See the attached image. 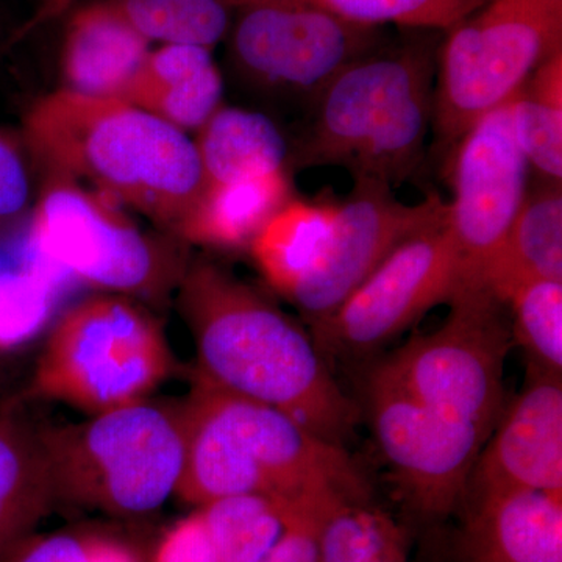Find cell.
Returning <instances> with one entry per match:
<instances>
[{
    "instance_id": "6da1fadb",
    "label": "cell",
    "mask_w": 562,
    "mask_h": 562,
    "mask_svg": "<svg viewBox=\"0 0 562 562\" xmlns=\"http://www.w3.org/2000/svg\"><path fill=\"white\" fill-rule=\"evenodd\" d=\"M203 382L272 406L325 441L344 447L358 420L313 336L276 303L213 265L198 262L180 280Z\"/></svg>"
},
{
    "instance_id": "7a4b0ae2",
    "label": "cell",
    "mask_w": 562,
    "mask_h": 562,
    "mask_svg": "<svg viewBox=\"0 0 562 562\" xmlns=\"http://www.w3.org/2000/svg\"><path fill=\"white\" fill-rule=\"evenodd\" d=\"M24 136L55 179L88 183L173 231L205 188L187 132L122 99L52 92L29 110Z\"/></svg>"
},
{
    "instance_id": "3957f363",
    "label": "cell",
    "mask_w": 562,
    "mask_h": 562,
    "mask_svg": "<svg viewBox=\"0 0 562 562\" xmlns=\"http://www.w3.org/2000/svg\"><path fill=\"white\" fill-rule=\"evenodd\" d=\"M442 32L406 31L339 70L308 105L290 171L346 169L394 188L417 176L432 122Z\"/></svg>"
},
{
    "instance_id": "277c9868",
    "label": "cell",
    "mask_w": 562,
    "mask_h": 562,
    "mask_svg": "<svg viewBox=\"0 0 562 562\" xmlns=\"http://www.w3.org/2000/svg\"><path fill=\"white\" fill-rule=\"evenodd\" d=\"M181 412L184 465L176 495L190 505L244 494L288 503L328 494L371 497L368 479L344 447L272 406L194 376Z\"/></svg>"
},
{
    "instance_id": "5b68a950",
    "label": "cell",
    "mask_w": 562,
    "mask_h": 562,
    "mask_svg": "<svg viewBox=\"0 0 562 562\" xmlns=\"http://www.w3.org/2000/svg\"><path fill=\"white\" fill-rule=\"evenodd\" d=\"M57 505L117 519L158 512L184 465L181 403L147 401L79 424L41 425Z\"/></svg>"
},
{
    "instance_id": "8992f818",
    "label": "cell",
    "mask_w": 562,
    "mask_h": 562,
    "mask_svg": "<svg viewBox=\"0 0 562 562\" xmlns=\"http://www.w3.org/2000/svg\"><path fill=\"white\" fill-rule=\"evenodd\" d=\"M562 52V0H486L446 32L438 49L431 127L449 157L465 132L512 101Z\"/></svg>"
},
{
    "instance_id": "52a82bcc",
    "label": "cell",
    "mask_w": 562,
    "mask_h": 562,
    "mask_svg": "<svg viewBox=\"0 0 562 562\" xmlns=\"http://www.w3.org/2000/svg\"><path fill=\"white\" fill-rule=\"evenodd\" d=\"M160 324L127 299L99 295L55 324L35 371V397L95 416L144 402L173 369Z\"/></svg>"
},
{
    "instance_id": "ba28073f",
    "label": "cell",
    "mask_w": 562,
    "mask_h": 562,
    "mask_svg": "<svg viewBox=\"0 0 562 562\" xmlns=\"http://www.w3.org/2000/svg\"><path fill=\"white\" fill-rule=\"evenodd\" d=\"M441 327L414 336L373 366L417 401L475 425L490 438L505 409L503 369L513 342L506 305L484 288L449 302Z\"/></svg>"
},
{
    "instance_id": "9c48e42d",
    "label": "cell",
    "mask_w": 562,
    "mask_h": 562,
    "mask_svg": "<svg viewBox=\"0 0 562 562\" xmlns=\"http://www.w3.org/2000/svg\"><path fill=\"white\" fill-rule=\"evenodd\" d=\"M29 236L33 257L99 290L158 297L187 271L113 201L69 180L44 191Z\"/></svg>"
},
{
    "instance_id": "30bf717a",
    "label": "cell",
    "mask_w": 562,
    "mask_h": 562,
    "mask_svg": "<svg viewBox=\"0 0 562 562\" xmlns=\"http://www.w3.org/2000/svg\"><path fill=\"white\" fill-rule=\"evenodd\" d=\"M458 291L460 266L446 211L392 250L335 313L313 325L312 336L324 357H368Z\"/></svg>"
},
{
    "instance_id": "8fae6325",
    "label": "cell",
    "mask_w": 562,
    "mask_h": 562,
    "mask_svg": "<svg viewBox=\"0 0 562 562\" xmlns=\"http://www.w3.org/2000/svg\"><path fill=\"white\" fill-rule=\"evenodd\" d=\"M364 394L376 446L409 505L431 520L457 512L486 432L417 401L375 368Z\"/></svg>"
},
{
    "instance_id": "7c38bea8",
    "label": "cell",
    "mask_w": 562,
    "mask_h": 562,
    "mask_svg": "<svg viewBox=\"0 0 562 562\" xmlns=\"http://www.w3.org/2000/svg\"><path fill=\"white\" fill-rule=\"evenodd\" d=\"M231 50L236 68L265 90L310 103L342 68L387 38L383 27L292 3L236 9Z\"/></svg>"
},
{
    "instance_id": "4fadbf2b",
    "label": "cell",
    "mask_w": 562,
    "mask_h": 562,
    "mask_svg": "<svg viewBox=\"0 0 562 562\" xmlns=\"http://www.w3.org/2000/svg\"><path fill=\"white\" fill-rule=\"evenodd\" d=\"M447 202L428 195L416 205L395 198L392 188L373 180L353 181L341 201H333L330 228L288 299L310 327L327 319L351 292L403 241L441 220Z\"/></svg>"
},
{
    "instance_id": "5bb4252c",
    "label": "cell",
    "mask_w": 562,
    "mask_h": 562,
    "mask_svg": "<svg viewBox=\"0 0 562 562\" xmlns=\"http://www.w3.org/2000/svg\"><path fill=\"white\" fill-rule=\"evenodd\" d=\"M447 165L453 190L447 225L460 266V291L479 290L530 183V168L514 135L512 101L475 122Z\"/></svg>"
},
{
    "instance_id": "9a60e30c",
    "label": "cell",
    "mask_w": 562,
    "mask_h": 562,
    "mask_svg": "<svg viewBox=\"0 0 562 562\" xmlns=\"http://www.w3.org/2000/svg\"><path fill=\"white\" fill-rule=\"evenodd\" d=\"M514 490L562 495V376L527 372L484 442L464 502Z\"/></svg>"
},
{
    "instance_id": "2e32d148",
    "label": "cell",
    "mask_w": 562,
    "mask_h": 562,
    "mask_svg": "<svg viewBox=\"0 0 562 562\" xmlns=\"http://www.w3.org/2000/svg\"><path fill=\"white\" fill-rule=\"evenodd\" d=\"M462 505L460 562H562V495L501 491Z\"/></svg>"
},
{
    "instance_id": "e0dca14e",
    "label": "cell",
    "mask_w": 562,
    "mask_h": 562,
    "mask_svg": "<svg viewBox=\"0 0 562 562\" xmlns=\"http://www.w3.org/2000/svg\"><path fill=\"white\" fill-rule=\"evenodd\" d=\"M149 54L150 41L125 20L116 3L85 7L66 29V88L94 98L124 99Z\"/></svg>"
},
{
    "instance_id": "ac0fdd59",
    "label": "cell",
    "mask_w": 562,
    "mask_h": 562,
    "mask_svg": "<svg viewBox=\"0 0 562 562\" xmlns=\"http://www.w3.org/2000/svg\"><path fill=\"white\" fill-rule=\"evenodd\" d=\"M561 184L530 180L512 227L484 269L482 286L503 305L531 281H562Z\"/></svg>"
},
{
    "instance_id": "d6986e66",
    "label": "cell",
    "mask_w": 562,
    "mask_h": 562,
    "mask_svg": "<svg viewBox=\"0 0 562 562\" xmlns=\"http://www.w3.org/2000/svg\"><path fill=\"white\" fill-rule=\"evenodd\" d=\"M221 70L211 49L162 44L150 50L122 101L149 111L181 132L199 131L222 105Z\"/></svg>"
},
{
    "instance_id": "ffe728a7",
    "label": "cell",
    "mask_w": 562,
    "mask_h": 562,
    "mask_svg": "<svg viewBox=\"0 0 562 562\" xmlns=\"http://www.w3.org/2000/svg\"><path fill=\"white\" fill-rule=\"evenodd\" d=\"M57 506L35 424L20 403L0 409V558L36 531Z\"/></svg>"
},
{
    "instance_id": "44dd1931",
    "label": "cell",
    "mask_w": 562,
    "mask_h": 562,
    "mask_svg": "<svg viewBox=\"0 0 562 562\" xmlns=\"http://www.w3.org/2000/svg\"><path fill=\"white\" fill-rule=\"evenodd\" d=\"M294 198L291 173L205 184L201 198L177 225L187 241L217 249H249L273 214Z\"/></svg>"
},
{
    "instance_id": "7402d4cb",
    "label": "cell",
    "mask_w": 562,
    "mask_h": 562,
    "mask_svg": "<svg viewBox=\"0 0 562 562\" xmlns=\"http://www.w3.org/2000/svg\"><path fill=\"white\" fill-rule=\"evenodd\" d=\"M205 184L290 172L291 144L279 125L258 111L221 105L194 140Z\"/></svg>"
},
{
    "instance_id": "603a6c76",
    "label": "cell",
    "mask_w": 562,
    "mask_h": 562,
    "mask_svg": "<svg viewBox=\"0 0 562 562\" xmlns=\"http://www.w3.org/2000/svg\"><path fill=\"white\" fill-rule=\"evenodd\" d=\"M331 211L333 202L292 198L251 241L258 269L283 297L316 257L330 228Z\"/></svg>"
},
{
    "instance_id": "cb8c5ba5",
    "label": "cell",
    "mask_w": 562,
    "mask_h": 562,
    "mask_svg": "<svg viewBox=\"0 0 562 562\" xmlns=\"http://www.w3.org/2000/svg\"><path fill=\"white\" fill-rule=\"evenodd\" d=\"M513 128L528 168L538 179L562 183V52L512 99Z\"/></svg>"
},
{
    "instance_id": "d4e9b609",
    "label": "cell",
    "mask_w": 562,
    "mask_h": 562,
    "mask_svg": "<svg viewBox=\"0 0 562 562\" xmlns=\"http://www.w3.org/2000/svg\"><path fill=\"white\" fill-rule=\"evenodd\" d=\"M294 505L268 495L244 494L206 503L199 509L221 562H261L283 535Z\"/></svg>"
},
{
    "instance_id": "484cf974",
    "label": "cell",
    "mask_w": 562,
    "mask_h": 562,
    "mask_svg": "<svg viewBox=\"0 0 562 562\" xmlns=\"http://www.w3.org/2000/svg\"><path fill=\"white\" fill-rule=\"evenodd\" d=\"M68 277L40 258L0 272V351L20 349L49 325Z\"/></svg>"
},
{
    "instance_id": "4316f807",
    "label": "cell",
    "mask_w": 562,
    "mask_h": 562,
    "mask_svg": "<svg viewBox=\"0 0 562 562\" xmlns=\"http://www.w3.org/2000/svg\"><path fill=\"white\" fill-rule=\"evenodd\" d=\"M116 7L149 41L211 47L228 33L231 0H116Z\"/></svg>"
},
{
    "instance_id": "83f0119b",
    "label": "cell",
    "mask_w": 562,
    "mask_h": 562,
    "mask_svg": "<svg viewBox=\"0 0 562 562\" xmlns=\"http://www.w3.org/2000/svg\"><path fill=\"white\" fill-rule=\"evenodd\" d=\"M233 9L254 3L316 7L357 24L405 31L447 32L486 0H231Z\"/></svg>"
},
{
    "instance_id": "f1b7e54d",
    "label": "cell",
    "mask_w": 562,
    "mask_h": 562,
    "mask_svg": "<svg viewBox=\"0 0 562 562\" xmlns=\"http://www.w3.org/2000/svg\"><path fill=\"white\" fill-rule=\"evenodd\" d=\"M513 341L522 347L528 372L562 376V281L538 280L514 292Z\"/></svg>"
},
{
    "instance_id": "f546056e",
    "label": "cell",
    "mask_w": 562,
    "mask_h": 562,
    "mask_svg": "<svg viewBox=\"0 0 562 562\" xmlns=\"http://www.w3.org/2000/svg\"><path fill=\"white\" fill-rule=\"evenodd\" d=\"M406 535L405 528L369 501L339 498L319 528V562H362Z\"/></svg>"
},
{
    "instance_id": "4dcf8cb0",
    "label": "cell",
    "mask_w": 562,
    "mask_h": 562,
    "mask_svg": "<svg viewBox=\"0 0 562 562\" xmlns=\"http://www.w3.org/2000/svg\"><path fill=\"white\" fill-rule=\"evenodd\" d=\"M0 562H143L132 543L101 530L32 532Z\"/></svg>"
},
{
    "instance_id": "1f68e13d",
    "label": "cell",
    "mask_w": 562,
    "mask_h": 562,
    "mask_svg": "<svg viewBox=\"0 0 562 562\" xmlns=\"http://www.w3.org/2000/svg\"><path fill=\"white\" fill-rule=\"evenodd\" d=\"M344 495L330 494L295 503L286 528L261 562H319V528L328 506Z\"/></svg>"
},
{
    "instance_id": "d6a6232c",
    "label": "cell",
    "mask_w": 562,
    "mask_h": 562,
    "mask_svg": "<svg viewBox=\"0 0 562 562\" xmlns=\"http://www.w3.org/2000/svg\"><path fill=\"white\" fill-rule=\"evenodd\" d=\"M31 202V179L16 140L0 131V232L24 217Z\"/></svg>"
},
{
    "instance_id": "836d02e7",
    "label": "cell",
    "mask_w": 562,
    "mask_h": 562,
    "mask_svg": "<svg viewBox=\"0 0 562 562\" xmlns=\"http://www.w3.org/2000/svg\"><path fill=\"white\" fill-rule=\"evenodd\" d=\"M150 562H221L201 509L188 514L161 536Z\"/></svg>"
},
{
    "instance_id": "e575fe53",
    "label": "cell",
    "mask_w": 562,
    "mask_h": 562,
    "mask_svg": "<svg viewBox=\"0 0 562 562\" xmlns=\"http://www.w3.org/2000/svg\"><path fill=\"white\" fill-rule=\"evenodd\" d=\"M362 562H408V532Z\"/></svg>"
}]
</instances>
